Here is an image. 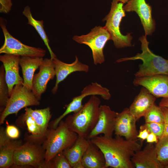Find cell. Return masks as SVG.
I'll return each instance as SVG.
<instances>
[{
	"instance_id": "obj_1",
	"label": "cell",
	"mask_w": 168,
	"mask_h": 168,
	"mask_svg": "<svg viewBox=\"0 0 168 168\" xmlns=\"http://www.w3.org/2000/svg\"><path fill=\"white\" fill-rule=\"evenodd\" d=\"M90 139L103 153L106 168H135L132 158L142 146V142L138 139L131 140L116 135L113 138L103 135Z\"/></svg>"
},
{
	"instance_id": "obj_2",
	"label": "cell",
	"mask_w": 168,
	"mask_h": 168,
	"mask_svg": "<svg viewBox=\"0 0 168 168\" xmlns=\"http://www.w3.org/2000/svg\"><path fill=\"white\" fill-rule=\"evenodd\" d=\"M100 103L96 95L91 96L79 110L68 116L65 121L78 136L87 138L97 122Z\"/></svg>"
},
{
	"instance_id": "obj_3",
	"label": "cell",
	"mask_w": 168,
	"mask_h": 168,
	"mask_svg": "<svg viewBox=\"0 0 168 168\" xmlns=\"http://www.w3.org/2000/svg\"><path fill=\"white\" fill-rule=\"evenodd\" d=\"M141 43L142 52L138 53L135 56L119 59L118 63L141 60L142 64L139 65L138 70L134 74L135 77H140L157 74L168 75V60L154 54L149 49V42L147 36L142 35L139 38Z\"/></svg>"
},
{
	"instance_id": "obj_4",
	"label": "cell",
	"mask_w": 168,
	"mask_h": 168,
	"mask_svg": "<svg viewBox=\"0 0 168 168\" xmlns=\"http://www.w3.org/2000/svg\"><path fill=\"white\" fill-rule=\"evenodd\" d=\"M78 136L62 120L56 128L48 129L43 146L45 151V163H47L59 152L71 147Z\"/></svg>"
},
{
	"instance_id": "obj_5",
	"label": "cell",
	"mask_w": 168,
	"mask_h": 168,
	"mask_svg": "<svg viewBox=\"0 0 168 168\" xmlns=\"http://www.w3.org/2000/svg\"><path fill=\"white\" fill-rule=\"evenodd\" d=\"M123 3L117 0H112L110 10L104 18L106 21L104 26L110 35L115 47L120 49L132 46L133 37L131 33L123 35L120 30V25L122 18L125 16Z\"/></svg>"
},
{
	"instance_id": "obj_6",
	"label": "cell",
	"mask_w": 168,
	"mask_h": 168,
	"mask_svg": "<svg viewBox=\"0 0 168 168\" xmlns=\"http://www.w3.org/2000/svg\"><path fill=\"white\" fill-rule=\"evenodd\" d=\"M40 104L33 92L22 84L16 85L10 96L7 103L3 111L0 113V124L4 123L9 115L17 114L19 111L29 106L38 105Z\"/></svg>"
},
{
	"instance_id": "obj_7",
	"label": "cell",
	"mask_w": 168,
	"mask_h": 168,
	"mask_svg": "<svg viewBox=\"0 0 168 168\" xmlns=\"http://www.w3.org/2000/svg\"><path fill=\"white\" fill-rule=\"evenodd\" d=\"M72 39L78 43L85 44L90 48L95 65L105 62L103 49L108 41L111 40L110 35L105 26H96L89 33L75 35Z\"/></svg>"
},
{
	"instance_id": "obj_8",
	"label": "cell",
	"mask_w": 168,
	"mask_h": 168,
	"mask_svg": "<svg viewBox=\"0 0 168 168\" xmlns=\"http://www.w3.org/2000/svg\"><path fill=\"white\" fill-rule=\"evenodd\" d=\"M7 21L4 18H0V26L4 37L3 45L0 48V53L28 56L32 58H43L46 51L40 47L30 46L22 43L13 37L7 28Z\"/></svg>"
},
{
	"instance_id": "obj_9",
	"label": "cell",
	"mask_w": 168,
	"mask_h": 168,
	"mask_svg": "<svg viewBox=\"0 0 168 168\" xmlns=\"http://www.w3.org/2000/svg\"><path fill=\"white\" fill-rule=\"evenodd\" d=\"M45 153L43 147L39 143L27 141L15 150L13 157V165L41 168L44 161Z\"/></svg>"
},
{
	"instance_id": "obj_10",
	"label": "cell",
	"mask_w": 168,
	"mask_h": 168,
	"mask_svg": "<svg viewBox=\"0 0 168 168\" xmlns=\"http://www.w3.org/2000/svg\"><path fill=\"white\" fill-rule=\"evenodd\" d=\"M92 95H99L105 100H109L111 97L110 91L106 88L102 86L96 82H92L85 86L79 95L74 97L67 105L65 111L59 117L53 120L50 125L53 128H56L60 121L70 113L77 112L82 107V101L86 96Z\"/></svg>"
},
{
	"instance_id": "obj_11",
	"label": "cell",
	"mask_w": 168,
	"mask_h": 168,
	"mask_svg": "<svg viewBox=\"0 0 168 168\" xmlns=\"http://www.w3.org/2000/svg\"><path fill=\"white\" fill-rule=\"evenodd\" d=\"M125 12H135L139 17L145 35H151L155 31L156 23L152 16V7L145 0H129L123 6Z\"/></svg>"
},
{
	"instance_id": "obj_12",
	"label": "cell",
	"mask_w": 168,
	"mask_h": 168,
	"mask_svg": "<svg viewBox=\"0 0 168 168\" xmlns=\"http://www.w3.org/2000/svg\"><path fill=\"white\" fill-rule=\"evenodd\" d=\"M118 113L112 110L108 105H100L97 122L87 138L91 139L101 134L112 136Z\"/></svg>"
},
{
	"instance_id": "obj_13",
	"label": "cell",
	"mask_w": 168,
	"mask_h": 168,
	"mask_svg": "<svg viewBox=\"0 0 168 168\" xmlns=\"http://www.w3.org/2000/svg\"><path fill=\"white\" fill-rule=\"evenodd\" d=\"M133 83L135 86L145 88L156 98H168V75L157 74L135 77Z\"/></svg>"
},
{
	"instance_id": "obj_14",
	"label": "cell",
	"mask_w": 168,
	"mask_h": 168,
	"mask_svg": "<svg viewBox=\"0 0 168 168\" xmlns=\"http://www.w3.org/2000/svg\"><path fill=\"white\" fill-rule=\"evenodd\" d=\"M39 68V72L34 76L32 91L40 100L46 90L48 82L55 76V72L53 60L51 58L44 59Z\"/></svg>"
},
{
	"instance_id": "obj_15",
	"label": "cell",
	"mask_w": 168,
	"mask_h": 168,
	"mask_svg": "<svg viewBox=\"0 0 168 168\" xmlns=\"http://www.w3.org/2000/svg\"><path fill=\"white\" fill-rule=\"evenodd\" d=\"M135 117L130 112L128 108H126L119 113L116 118L114 134L124 137L131 140H138V132L137 130Z\"/></svg>"
},
{
	"instance_id": "obj_16",
	"label": "cell",
	"mask_w": 168,
	"mask_h": 168,
	"mask_svg": "<svg viewBox=\"0 0 168 168\" xmlns=\"http://www.w3.org/2000/svg\"><path fill=\"white\" fill-rule=\"evenodd\" d=\"M21 56L4 54L0 56L5 71V79L10 96L14 86L17 84H23V79L19 74V61Z\"/></svg>"
},
{
	"instance_id": "obj_17",
	"label": "cell",
	"mask_w": 168,
	"mask_h": 168,
	"mask_svg": "<svg viewBox=\"0 0 168 168\" xmlns=\"http://www.w3.org/2000/svg\"><path fill=\"white\" fill-rule=\"evenodd\" d=\"M52 60L54 66L56 76L55 83L52 90V92L54 94L56 93L60 83L70 74L76 72H88L89 71V66L80 62L77 56H75L74 61L70 64L64 63L56 57Z\"/></svg>"
},
{
	"instance_id": "obj_18",
	"label": "cell",
	"mask_w": 168,
	"mask_h": 168,
	"mask_svg": "<svg viewBox=\"0 0 168 168\" xmlns=\"http://www.w3.org/2000/svg\"><path fill=\"white\" fill-rule=\"evenodd\" d=\"M132 161L136 168H164L157 159L155 145L152 143L136 151Z\"/></svg>"
},
{
	"instance_id": "obj_19",
	"label": "cell",
	"mask_w": 168,
	"mask_h": 168,
	"mask_svg": "<svg viewBox=\"0 0 168 168\" xmlns=\"http://www.w3.org/2000/svg\"><path fill=\"white\" fill-rule=\"evenodd\" d=\"M156 97L145 88L142 87L128 108L137 120L144 117L155 103Z\"/></svg>"
},
{
	"instance_id": "obj_20",
	"label": "cell",
	"mask_w": 168,
	"mask_h": 168,
	"mask_svg": "<svg viewBox=\"0 0 168 168\" xmlns=\"http://www.w3.org/2000/svg\"><path fill=\"white\" fill-rule=\"evenodd\" d=\"M89 144L90 139L78 136L74 144L63 151L72 168H83L82 160Z\"/></svg>"
},
{
	"instance_id": "obj_21",
	"label": "cell",
	"mask_w": 168,
	"mask_h": 168,
	"mask_svg": "<svg viewBox=\"0 0 168 168\" xmlns=\"http://www.w3.org/2000/svg\"><path fill=\"white\" fill-rule=\"evenodd\" d=\"M43 58L21 56L19 64L21 68L23 85L32 90L34 72L42 63Z\"/></svg>"
},
{
	"instance_id": "obj_22",
	"label": "cell",
	"mask_w": 168,
	"mask_h": 168,
	"mask_svg": "<svg viewBox=\"0 0 168 168\" xmlns=\"http://www.w3.org/2000/svg\"><path fill=\"white\" fill-rule=\"evenodd\" d=\"M82 163L83 168H106L103 153L90 139L89 146L82 157Z\"/></svg>"
},
{
	"instance_id": "obj_23",
	"label": "cell",
	"mask_w": 168,
	"mask_h": 168,
	"mask_svg": "<svg viewBox=\"0 0 168 168\" xmlns=\"http://www.w3.org/2000/svg\"><path fill=\"white\" fill-rule=\"evenodd\" d=\"M22 14L28 20L27 24L31 25L35 29L44 42L49 52L50 58L52 59L56 57L49 45V40L44 29L43 21L35 19L32 16L30 8L28 6L24 7Z\"/></svg>"
},
{
	"instance_id": "obj_24",
	"label": "cell",
	"mask_w": 168,
	"mask_h": 168,
	"mask_svg": "<svg viewBox=\"0 0 168 168\" xmlns=\"http://www.w3.org/2000/svg\"><path fill=\"white\" fill-rule=\"evenodd\" d=\"M25 112L29 114L34 119L40 128L43 136L45 138L52 115L50 108L48 107L43 109L33 110L26 107L25 108Z\"/></svg>"
},
{
	"instance_id": "obj_25",
	"label": "cell",
	"mask_w": 168,
	"mask_h": 168,
	"mask_svg": "<svg viewBox=\"0 0 168 168\" xmlns=\"http://www.w3.org/2000/svg\"><path fill=\"white\" fill-rule=\"evenodd\" d=\"M13 140L0 147V168H8L14 165L13 157L14 152L22 143L21 140Z\"/></svg>"
},
{
	"instance_id": "obj_26",
	"label": "cell",
	"mask_w": 168,
	"mask_h": 168,
	"mask_svg": "<svg viewBox=\"0 0 168 168\" xmlns=\"http://www.w3.org/2000/svg\"><path fill=\"white\" fill-rule=\"evenodd\" d=\"M21 117L22 119L28 132L31 134L27 137V141L39 143V142L45 138L39 127L29 114L25 112Z\"/></svg>"
},
{
	"instance_id": "obj_27",
	"label": "cell",
	"mask_w": 168,
	"mask_h": 168,
	"mask_svg": "<svg viewBox=\"0 0 168 168\" xmlns=\"http://www.w3.org/2000/svg\"><path fill=\"white\" fill-rule=\"evenodd\" d=\"M10 97L8 88L5 79V71L4 66L0 67V112L4 110Z\"/></svg>"
},
{
	"instance_id": "obj_28",
	"label": "cell",
	"mask_w": 168,
	"mask_h": 168,
	"mask_svg": "<svg viewBox=\"0 0 168 168\" xmlns=\"http://www.w3.org/2000/svg\"><path fill=\"white\" fill-rule=\"evenodd\" d=\"M155 147L157 159L164 168L168 165V136L159 139Z\"/></svg>"
},
{
	"instance_id": "obj_29",
	"label": "cell",
	"mask_w": 168,
	"mask_h": 168,
	"mask_svg": "<svg viewBox=\"0 0 168 168\" xmlns=\"http://www.w3.org/2000/svg\"><path fill=\"white\" fill-rule=\"evenodd\" d=\"M145 123H164V117L161 107L155 103L143 117Z\"/></svg>"
},
{
	"instance_id": "obj_30",
	"label": "cell",
	"mask_w": 168,
	"mask_h": 168,
	"mask_svg": "<svg viewBox=\"0 0 168 168\" xmlns=\"http://www.w3.org/2000/svg\"><path fill=\"white\" fill-rule=\"evenodd\" d=\"M164 123H145L140 127V130L146 128L149 133H152L157 137L158 140L161 137L164 130Z\"/></svg>"
},
{
	"instance_id": "obj_31",
	"label": "cell",
	"mask_w": 168,
	"mask_h": 168,
	"mask_svg": "<svg viewBox=\"0 0 168 168\" xmlns=\"http://www.w3.org/2000/svg\"><path fill=\"white\" fill-rule=\"evenodd\" d=\"M51 161L53 168H72L63 151L58 153Z\"/></svg>"
},
{
	"instance_id": "obj_32",
	"label": "cell",
	"mask_w": 168,
	"mask_h": 168,
	"mask_svg": "<svg viewBox=\"0 0 168 168\" xmlns=\"http://www.w3.org/2000/svg\"><path fill=\"white\" fill-rule=\"evenodd\" d=\"M5 132L7 135L12 139H16L19 136V131L14 125L7 124L5 129Z\"/></svg>"
},
{
	"instance_id": "obj_33",
	"label": "cell",
	"mask_w": 168,
	"mask_h": 168,
	"mask_svg": "<svg viewBox=\"0 0 168 168\" xmlns=\"http://www.w3.org/2000/svg\"><path fill=\"white\" fill-rule=\"evenodd\" d=\"M12 0H0V12L7 14L12 9Z\"/></svg>"
},
{
	"instance_id": "obj_34",
	"label": "cell",
	"mask_w": 168,
	"mask_h": 168,
	"mask_svg": "<svg viewBox=\"0 0 168 168\" xmlns=\"http://www.w3.org/2000/svg\"><path fill=\"white\" fill-rule=\"evenodd\" d=\"M161 107L164 117V128L163 134L160 139L168 136V107Z\"/></svg>"
},
{
	"instance_id": "obj_35",
	"label": "cell",
	"mask_w": 168,
	"mask_h": 168,
	"mask_svg": "<svg viewBox=\"0 0 168 168\" xmlns=\"http://www.w3.org/2000/svg\"><path fill=\"white\" fill-rule=\"evenodd\" d=\"M149 133L146 128L140 130L137 136L138 138L142 140L146 139Z\"/></svg>"
},
{
	"instance_id": "obj_36",
	"label": "cell",
	"mask_w": 168,
	"mask_h": 168,
	"mask_svg": "<svg viewBox=\"0 0 168 168\" xmlns=\"http://www.w3.org/2000/svg\"><path fill=\"white\" fill-rule=\"evenodd\" d=\"M146 139L147 143H157L159 140L156 136L152 133H149Z\"/></svg>"
},
{
	"instance_id": "obj_37",
	"label": "cell",
	"mask_w": 168,
	"mask_h": 168,
	"mask_svg": "<svg viewBox=\"0 0 168 168\" xmlns=\"http://www.w3.org/2000/svg\"><path fill=\"white\" fill-rule=\"evenodd\" d=\"M159 105L168 107V98H163L159 104Z\"/></svg>"
},
{
	"instance_id": "obj_38",
	"label": "cell",
	"mask_w": 168,
	"mask_h": 168,
	"mask_svg": "<svg viewBox=\"0 0 168 168\" xmlns=\"http://www.w3.org/2000/svg\"><path fill=\"white\" fill-rule=\"evenodd\" d=\"M119 2H122L123 3H126L129 0H117Z\"/></svg>"
},
{
	"instance_id": "obj_39",
	"label": "cell",
	"mask_w": 168,
	"mask_h": 168,
	"mask_svg": "<svg viewBox=\"0 0 168 168\" xmlns=\"http://www.w3.org/2000/svg\"><path fill=\"white\" fill-rule=\"evenodd\" d=\"M164 168H168V165H166V166Z\"/></svg>"
},
{
	"instance_id": "obj_40",
	"label": "cell",
	"mask_w": 168,
	"mask_h": 168,
	"mask_svg": "<svg viewBox=\"0 0 168 168\" xmlns=\"http://www.w3.org/2000/svg\"><path fill=\"white\" fill-rule=\"evenodd\" d=\"M167 59L168 60V59Z\"/></svg>"
}]
</instances>
